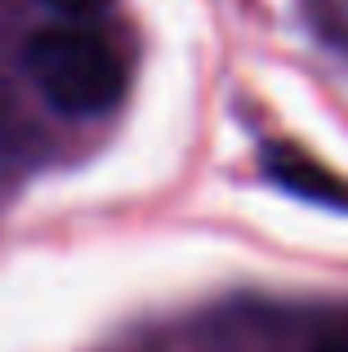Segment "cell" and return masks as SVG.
I'll list each match as a JSON object with an SVG mask.
<instances>
[{"mask_svg": "<svg viewBox=\"0 0 348 352\" xmlns=\"http://www.w3.org/2000/svg\"><path fill=\"white\" fill-rule=\"evenodd\" d=\"M23 67L36 94L63 116H103L125 94V67L116 50L80 23L36 32L23 50Z\"/></svg>", "mask_w": 348, "mask_h": 352, "instance_id": "1", "label": "cell"}, {"mask_svg": "<svg viewBox=\"0 0 348 352\" xmlns=\"http://www.w3.org/2000/svg\"><path fill=\"white\" fill-rule=\"evenodd\" d=\"M263 174L272 188L290 192L299 201H313L322 210H344L348 214V179H340L335 170H326L322 161H313L308 152L290 143H272L263 147Z\"/></svg>", "mask_w": 348, "mask_h": 352, "instance_id": "2", "label": "cell"}, {"mask_svg": "<svg viewBox=\"0 0 348 352\" xmlns=\"http://www.w3.org/2000/svg\"><path fill=\"white\" fill-rule=\"evenodd\" d=\"M41 5H50L54 14L72 18V23H80V18H94L103 9V0H41Z\"/></svg>", "mask_w": 348, "mask_h": 352, "instance_id": "3", "label": "cell"}, {"mask_svg": "<svg viewBox=\"0 0 348 352\" xmlns=\"http://www.w3.org/2000/svg\"><path fill=\"white\" fill-rule=\"evenodd\" d=\"M317 352H348V339H331V344H322Z\"/></svg>", "mask_w": 348, "mask_h": 352, "instance_id": "4", "label": "cell"}]
</instances>
